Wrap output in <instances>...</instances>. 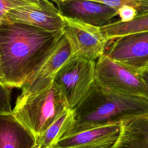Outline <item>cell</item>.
<instances>
[{"label":"cell","mask_w":148,"mask_h":148,"mask_svg":"<svg viewBox=\"0 0 148 148\" xmlns=\"http://www.w3.org/2000/svg\"><path fill=\"white\" fill-rule=\"evenodd\" d=\"M62 32H48L2 19L0 25V83L19 88L46 58Z\"/></svg>","instance_id":"1"},{"label":"cell","mask_w":148,"mask_h":148,"mask_svg":"<svg viewBox=\"0 0 148 148\" xmlns=\"http://www.w3.org/2000/svg\"><path fill=\"white\" fill-rule=\"evenodd\" d=\"M74 111L75 127L120 123L130 117L148 115V97L108 91L95 82Z\"/></svg>","instance_id":"2"},{"label":"cell","mask_w":148,"mask_h":148,"mask_svg":"<svg viewBox=\"0 0 148 148\" xmlns=\"http://www.w3.org/2000/svg\"><path fill=\"white\" fill-rule=\"evenodd\" d=\"M67 108L64 96L53 82L49 87L36 94L20 95L12 113L36 137Z\"/></svg>","instance_id":"3"},{"label":"cell","mask_w":148,"mask_h":148,"mask_svg":"<svg viewBox=\"0 0 148 148\" xmlns=\"http://www.w3.org/2000/svg\"><path fill=\"white\" fill-rule=\"evenodd\" d=\"M95 62L70 57L56 74L54 82L68 108L75 110L95 82Z\"/></svg>","instance_id":"4"},{"label":"cell","mask_w":148,"mask_h":148,"mask_svg":"<svg viewBox=\"0 0 148 148\" xmlns=\"http://www.w3.org/2000/svg\"><path fill=\"white\" fill-rule=\"evenodd\" d=\"M95 83L108 91L148 97L139 71L130 68L104 54L95 62Z\"/></svg>","instance_id":"5"},{"label":"cell","mask_w":148,"mask_h":148,"mask_svg":"<svg viewBox=\"0 0 148 148\" xmlns=\"http://www.w3.org/2000/svg\"><path fill=\"white\" fill-rule=\"evenodd\" d=\"M62 32L69 45L71 56L96 62L104 54L108 39L101 27L63 17Z\"/></svg>","instance_id":"6"},{"label":"cell","mask_w":148,"mask_h":148,"mask_svg":"<svg viewBox=\"0 0 148 148\" xmlns=\"http://www.w3.org/2000/svg\"><path fill=\"white\" fill-rule=\"evenodd\" d=\"M103 54L130 68L139 71L148 65V31L109 40Z\"/></svg>","instance_id":"7"},{"label":"cell","mask_w":148,"mask_h":148,"mask_svg":"<svg viewBox=\"0 0 148 148\" xmlns=\"http://www.w3.org/2000/svg\"><path fill=\"white\" fill-rule=\"evenodd\" d=\"M3 19L20 23L48 32H60L64 18L52 1L34 0L9 12Z\"/></svg>","instance_id":"8"},{"label":"cell","mask_w":148,"mask_h":148,"mask_svg":"<svg viewBox=\"0 0 148 148\" xmlns=\"http://www.w3.org/2000/svg\"><path fill=\"white\" fill-rule=\"evenodd\" d=\"M119 131L120 123L76 127L56 145L61 148H110Z\"/></svg>","instance_id":"9"},{"label":"cell","mask_w":148,"mask_h":148,"mask_svg":"<svg viewBox=\"0 0 148 148\" xmlns=\"http://www.w3.org/2000/svg\"><path fill=\"white\" fill-rule=\"evenodd\" d=\"M70 56L69 45L62 35L38 69L21 87L20 95L27 96L36 94L49 87L53 83L60 68Z\"/></svg>","instance_id":"10"},{"label":"cell","mask_w":148,"mask_h":148,"mask_svg":"<svg viewBox=\"0 0 148 148\" xmlns=\"http://www.w3.org/2000/svg\"><path fill=\"white\" fill-rule=\"evenodd\" d=\"M63 17L75 19L96 27H102L112 22L117 12L97 0H54Z\"/></svg>","instance_id":"11"},{"label":"cell","mask_w":148,"mask_h":148,"mask_svg":"<svg viewBox=\"0 0 148 148\" xmlns=\"http://www.w3.org/2000/svg\"><path fill=\"white\" fill-rule=\"evenodd\" d=\"M35 136L10 113H0V148H34Z\"/></svg>","instance_id":"12"},{"label":"cell","mask_w":148,"mask_h":148,"mask_svg":"<svg viewBox=\"0 0 148 148\" xmlns=\"http://www.w3.org/2000/svg\"><path fill=\"white\" fill-rule=\"evenodd\" d=\"M110 148H148V115L120 121L117 139Z\"/></svg>","instance_id":"13"},{"label":"cell","mask_w":148,"mask_h":148,"mask_svg":"<svg viewBox=\"0 0 148 148\" xmlns=\"http://www.w3.org/2000/svg\"><path fill=\"white\" fill-rule=\"evenodd\" d=\"M76 125L75 111L67 108L41 134L36 137V148H51L69 134Z\"/></svg>","instance_id":"14"},{"label":"cell","mask_w":148,"mask_h":148,"mask_svg":"<svg viewBox=\"0 0 148 148\" xmlns=\"http://www.w3.org/2000/svg\"><path fill=\"white\" fill-rule=\"evenodd\" d=\"M104 36L110 40L122 36L148 31V12L138 14L131 21L123 23L118 20L101 27Z\"/></svg>","instance_id":"15"},{"label":"cell","mask_w":148,"mask_h":148,"mask_svg":"<svg viewBox=\"0 0 148 148\" xmlns=\"http://www.w3.org/2000/svg\"><path fill=\"white\" fill-rule=\"evenodd\" d=\"M98 2L114 8L125 5L134 8L138 14L148 12V0H97Z\"/></svg>","instance_id":"16"},{"label":"cell","mask_w":148,"mask_h":148,"mask_svg":"<svg viewBox=\"0 0 148 148\" xmlns=\"http://www.w3.org/2000/svg\"><path fill=\"white\" fill-rule=\"evenodd\" d=\"M34 0H0V19L4 17L10 11L34 2Z\"/></svg>","instance_id":"17"},{"label":"cell","mask_w":148,"mask_h":148,"mask_svg":"<svg viewBox=\"0 0 148 148\" xmlns=\"http://www.w3.org/2000/svg\"><path fill=\"white\" fill-rule=\"evenodd\" d=\"M12 88L0 83V113L12 112L10 102Z\"/></svg>","instance_id":"18"},{"label":"cell","mask_w":148,"mask_h":148,"mask_svg":"<svg viewBox=\"0 0 148 148\" xmlns=\"http://www.w3.org/2000/svg\"><path fill=\"white\" fill-rule=\"evenodd\" d=\"M117 15L120 17V21L127 23L134 20L138 14V12L131 6L123 5H120L116 9Z\"/></svg>","instance_id":"19"},{"label":"cell","mask_w":148,"mask_h":148,"mask_svg":"<svg viewBox=\"0 0 148 148\" xmlns=\"http://www.w3.org/2000/svg\"><path fill=\"white\" fill-rule=\"evenodd\" d=\"M139 74L143 80L148 92V65L139 71Z\"/></svg>","instance_id":"20"},{"label":"cell","mask_w":148,"mask_h":148,"mask_svg":"<svg viewBox=\"0 0 148 148\" xmlns=\"http://www.w3.org/2000/svg\"><path fill=\"white\" fill-rule=\"evenodd\" d=\"M1 21H2V20H1V19H0V25H1ZM1 78H2V75H1V69H0V80L1 79Z\"/></svg>","instance_id":"21"},{"label":"cell","mask_w":148,"mask_h":148,"mask_svg":"<svg viewBox=\"0 0 148 148\" xmlns=\"http://www.w3.org/2000/svg\"><path fill=\"white\" fill-rule=\"evenodd\" d=\"M51 148H61V147H59L58 146H56V145H54V146H53V147H51Z\"/></svg>","instance_id":"22"},{"label":"cell","mask_w":148,"mask_h":148,"mask_svg":"<svg viewBox=\"0 0 148 148\" xmlns=\"http://www.w3.org/2000/svg\"><path fill=\"white\" fill-rule=\"evenodd\" d=\"M34 148H36V147H34Z\"/></svg>","instance_id":"23"}]
</instances>
